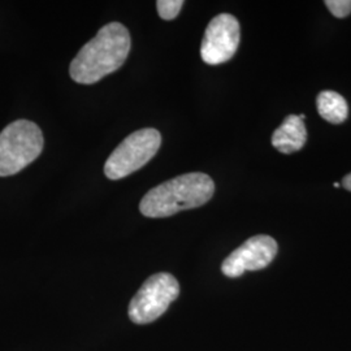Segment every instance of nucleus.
Segmentation results:
<instances>
[{
  "instance_id": "nucleus-1",
  "label": "nucleus",
  "mask_w": 351,
  "mask_h": 351,
  "mask_svg": "<svg viewBox=\"0 0 351 351\" xmlns=\"http://www.w3.org/2000/svg\"><path fill=\"white\" fill-rule=\"evenodd\" d=\"M132 39L125 26L111 23L86 43L71 63L72 80L82 85H93L116 72L125 63Z\"/></svg>"
},
{
  "instance_id": "nucleus-2",
  "label": "nucleus",
  "mask_w": 351,
  "mask_h": 351,
  "mask_svg": "<svg viewBox=\"0 0 351 351\" xmlns=\"http://www.w3.org/2000/svg\"><path fill=\"white\" fill-rule=\"evenodd\" d=\"M213 193L215 184L210 176L186 173L151 189L139 203V211L146 217H168L201 207L213 198Z\"/></svg>"
},
{
  "instance_id": "nucleus-3",
  "label": "nucleus",
  "mask_w": 351,
  "mask_h": 351,
  "mask_svg": "<svg viewBox=\"0 0 351 351\" xmlns=\"http://www.w3.org/2000/svg\"><path fill=\"white\" fill-rule=\"evenodd\" d=\"M43 134L39 126L17 120L0 133V177L16 175L33 163L43 150Z\"/></svg>"
},
{
  "instance_id": "nucleus-4",
  "label": "nucleus",
  "mask_w": 351,
  "mask_h": 351,
  "mask_svg": "<svg viewBox=\"0 0 351 351\" xmlns=\"http://www.w3.org/2000/svg\"><path fill=\"white\" fill-rule=\"evenodd\" d=\"M162 136L156 129L146 128L128 136L104 164V175L110 180H121L141 169L156 155Z\"/></svg>"
},
{
  "instance_id": "nucleus-5",
  "label": "nucleus",
  "mask_w": 351,
  "mask_h": 351,
  "mask_svg": "<svg viewBox=\"0 0 351 351\" xmlns=\"http://www.w3.org/2000/svg\"><path fill=\"white\" fill-rule=\"evenodd\" d=\"M180 294V285L171 274L149 277L129 304V317L136 324H149L168 310Z\"/></svg>"
},
{
  "instance_id": "nucleus-6",
  "label": "nucleus",
  "mask_w": 351,
  "mask_h": 351,
  "mask_svg": "<svg viewBox=\"0 0 351 351\" xmlns=\"http://www.w3.org/2000/svg\"><path fill=\"white\" fill-rule=\"evenodd\" d=\"M239 37V20L229 13L217 14L204 32L201 46L202 60L208 65L229 62L237 52Z\"/></svg>"
},
{
  "instance_id": "nucleus-7",
  "label": "nucleus",
  "mask_w": 351,
  "mask_h": 351,
  "mask_svg": "<svg viewBox=\"0 0 351 351\" xmlns=\"http://www.w3.org/2000/svg\"><path fill=\"white\" fill-rule=\"evenodd\" d=\"M278 246L275 239L258 234L243 242L221 264V271L226 277L242 276L246 271H259L268 267L275 259Z\"/></svg>"
},
{
  "instance_id": "nucleus-8",
  "label": "nucleus",
  "mask_w": 351,
  "mask_h": 351,
  "mask_svg": "<svg viewBox=\"0 0 351 351\" xmlns=\"http://www.w3.org/2000/svg\"><path fill=\"white\" fill-rule=\"evenodd\" d=\"M307 141V130L300 116L290 114L277 128L272 136V145L282 154H293L301 150Z\"/></svg>"
},
{
  "instance_id": "nucleus-9",
  "label": "nucleus",
  "mask_w": 351,
  "mask_h": 351,
  "mask_svg": "<svg viewBox=\"0 0 351 351\" xmlns=\"http://www.w3.org/2000/svg\"><path fill=\"white\" fill-rule=\"evenodd\" d=\"M317 112L330 124H342L349 114V107L345 98L332 90L322 91L316 99Z\"/></svg>"
},
{
  "instance_id": "nucleus-10",
  "label": "nucleus",
  "mask_w": 351,
  "mask_h": 351,
  "mask_svg": "<svg viewBox=\"0 0 351 351\" xmlns=\"http://www.w3.org/2000/svg\"><path fill=\"white\" fill-rule=\"evenodd\" d=\"M184 5L182 0H159L156 1V8L158 13L163 20H173L177 17V14L181 11Z\"/></svg>"
},
{
  "instance_id": "nucleus-11",
  "label": "nucleus",
  "mask_w": 351,
  "mask_h": 351,
  "mask_svg": "<svg viewBox=\"0 0 351 351\" xmlns=\"http://www.w3.org/2000/svg\"><path fill=\"white\" fill-rule=\"evenodd\" d=\"M324 4L337 19H343L351 13V0H326Z\"/></svg>"
},
{
  "instance_id": "nucleus-12",
  "label": "nucleus",
  "mask_w": 351,
  "mask_h": 351,
  "mask_svg": "<svg viewBox=\"0 0 351 351\" xmlns=\"http://www.w3.org/2000/svg\"><path fill=\"white\" fill-rule=\"evenodd\" d=\"M341 186L351 191V172L349 175H346L343 177V180H342V182H341Z\"/></svg>"
},
{
  "instance_id": "nucleus-13",
  "label": "nucleus",
  "mask_w": 351,
  "mask_h": 351,
  "mask_svg": "<svg viewBox=\"0 0 351 351\" xmlns=\"http://www.w3.org/2000/svg\"><path fill=\"white\" fill-rule=\"evenodd\" d=\"M333 186H335V188H341V184H339V182H335Z\"/></svg>"
},
{
  "instance_id": "nucleus-14",
  "label": "nucleus",
  "mask_w": 351,
  "mask_h": 351,
  "mask_svg": "<svg viewBox=\"0 0 351 351\" xmlns=\"http://www.w3.org/2000/svg\"><path fill=\"white\" fill-rule=\"evenodd\" d=\"M300 119H301L302 121H303V120L306 119V114H303V113H302V114H300Z\"/></svg>"
}]
</instances>
